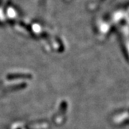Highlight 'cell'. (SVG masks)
I'll list each match as a JSON object with an SVG mask.
<instances>
[{
    "label": "cell",
    "mask_w": 129,
    "mask_h": 129,
    "mask_svg": "<svg viewBox=\"0 0 129 129\" xmlns=\"http://www.w3.org/2000/svg\"><path fill=\"white\" fill-rule=\"evenodd\" d=\"M47 124H36L34 126H32V127H30L31 129H44L47 127Z\"/></svg>",
    "instance_id": "obj_1"
}]
</instances>
